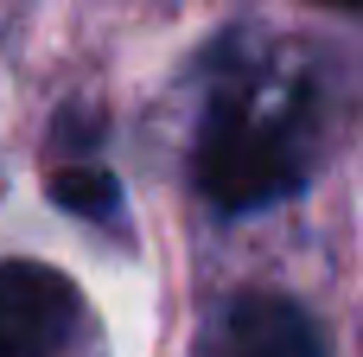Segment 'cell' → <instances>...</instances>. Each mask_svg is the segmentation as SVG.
Listing matches in <instances>:
<instances>
[{
  "label": "cell",
  "mask_w": 363,
  "mask_h": 357,
  "mask_svg": "<svg viewBox=\"0 0 363 357\" xmlns=\"http://www.w3.org/2000/svg\"><path fill=\"white\" fill-rule=\"evenodd\" d=\"M83 319V294L64 268L6 256L0 262V357H57Z\"/></svg>",
  "instance_id": "cell-2"
},
{
  "label": "cell",
  "mask_w": 363,
  "mask_h": 357,
  "mask_svg": "<svg viewBox=\"0 0 363 357\" xmlns=\"http://www.w3.org/2000/svg\"><path fill=\"white\" fill-rule=\"evenodd\" d=\"M45 192H51V204L57 211H70V217H83V224H115L121 217V179L108 172V166H57L51 179H45Z\"/></svg>",
  "instance_id": "cell-4"
},
{
  "label": "cell",
  "mask_w": 363,
  "mask_h": 357,
  "mask_svg": "<svg viewBox=\"0 0 363 357\" xmlns=\"http://www.w3.org/2000/svg\"><path fill=\"white\" fill-rule=\"evenodd\" d=\"M223 351L230 357H325L319 326L306 319V307H294L287 294H236L223 313Z\"/></svg>",
  "instance_id": "cell-3"
},
{
  "label": "cell",
  "mask_w": 363,
  "mask_h": 357,
  "mask_svg": "<svg viewBox=\"0 0 363 357\" xmlns=\"http://www.w3.org/2000/svg\"><path fill=\"white\" fill-rule=\"evenodd\" d=\"M198 192L223 211V217H249L281 204L287 192H300L306 160H300V134L294 121L255 115L249 96L223 89L204 121H198V160H191Z\"/></svg>",
  "instance_id": "cell-1"
},
{
  "label": "cell",
  "mask_w": 363,
  "mask_h": 357,
  "mask_svg": "<svg viewBox=\"0 0 363 357\" xmlns=\"http://www.w3.org/2000/svg\"><path fill=\"white\" fill-rule=\"evenodd\" d=\"M319 6H345V13H363V0H319Z\"/></svg>",
  "instance_id": "cell-5"
}]
</instances>
